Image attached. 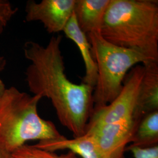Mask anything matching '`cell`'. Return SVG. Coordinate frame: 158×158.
Instances as JSON below:
<instances>
[{
  "instance_id": "obj_1",
  "label": "cell",
  "mask_w": 158,
  "mask_h": 158,
  "mask_svg": "<svg viewBox=\"0 0 158 158\" xmlns=\"http://www.w3.org/2000/svg\"><path fill=\"white\" fill-rule=\"evenodd\" d=\"M62 36H52L46 46L29 40L24 56L31 64L25 71L29 90L34 95L49 98L63 126L74 137L84 135L93 111L94 89L73 83L65 73L60 44Z\"/></svg>"
},
{
  "instance_id": "obj_2",
  "label": "cell",
  "mask_w": 158,
  "mask_h": 158,
  "mask_svg": "<svg viewBox=\"0 0 158 158\" xmlns=\"http://www.w3.org/2000/svg\"><path fill=\"white\" fill-rule=\"evenodd\" d=\"M100 34L114 45L158 62V1L111 0Z\"/></svg>"
},
{
  "instance_id": "obj_3",
  "label": "cell",
  "mask_w": 158,
  "mask_h": 158,
  "mask_svg": "<svg viewBox=\"0 0 158 158\" xmlns=\"http://www.w3.org/2000/svg\"><path fill=\"white\" fill-rule=\"evenodd\" d=\"M41 98L13 86L6 89L0 102V144L9 152L29 141L55 139L63 136L52 122L40 117L38 105Z\"/></svg>"
},
{
  "instance_id": "obj_4",
  "label": "cell",
  "mask_w": 158,
  "mask_h": 158,
  "mask_svg": "<svg viewBox=\"0 0 158 158\" xmlns=\"http://www.w3.org/2000/svg\"><path fill=\"white\" fill-rule=\"evenodd\" d=\"M86 35L98 70L93 93L94 110L107 106L118 96L130 69L138 63L151 60L137 51L108 42L98 32Z\"/></svg>"
},
{
  "instance_id": "obj_5",
  "label": "cell",
  "mask_w": 158,
  "mask_h": 158,
  "mask_svg": "<svg viewBox=\"0 0 158 158\" xmlns=\"http://www.w3.org/2000/svg\"><path fill=\"white\" fill-rule=\"evenodd\" d=\"M144 72L143 64H138L131 69L118 96L107 106L93 110L86 132L104 125L133 118Z\"/></svg>"
},
{
  "instance_id": "obj_6",
  "label": "cell",
  "mask_w": 158,
  "mask_h": 158,
  "mask_svg": "<svg viewBox=\"0 0 158 158\" xmlns=\"http://www.w3.org/2000/svg\"><path fill=\"white\" fill-rule=\"evenodd\" d=\"M138 123L134 118L125 119L87 131L108 158H124L125 149L131 143Z\"/></svg>"
},
{
  "instance_id": "obj_7",
  "label": "cell",
  "mask_w": 158,
  "mask_h": 158,
  "mask_svg": "<svg viewBox=\"0 0 158 158\" xmlns=\"http://www.w3.org/2000/svg\"><path fill=\"white\" fill-rule=\"evenodd\" d=\"M76 0L29 1L25 6L27 22L40 21L49 34L63 31L73 13Z\"/></svg>"
},
{
  "instance_id": "obj_8",
  "label": "cell",
  "mask_w": 158,
  "mask_h": 158,
  "mask_svg": "<svg viewBox=\"0 0 158 158\" xmlns=\"http://www.w3.org/2000/svg\"><path fill=\"white\" fill-rule=\"evenodd\" d=\"M143 65L145 72L133 115L138 124L148 114L158 110V62L150 61Z\"/></svg>"
},
{
  "instance_id": "obj_9",
  "label": "cell",
  "mask_w": 158,
  "mask_h": 158,
  "mask_svg": "<svg viewBox=\"0 0 158 158\" xmlns=\"http://www.w3.org/2000/svg\"><path fill=\"white\" fill-rule=\"evenodd\" d=\"M34 145L53 152L60 150H68L81 158H108L102 152L94 137L88 133L72 139L62 136L55 139L39 141Z\"/></svg>"
},
{
  "instance_id": "obj_10",
  "label": "cell",
  "mask_w": 158,
  "mask_h": 158,
  "mask_svg": "<svg viewBox=\"0 0 158 158\" xmlns=\"http://www.w3.org/2000/svg\"><path fill=\"white\" fill-rule=\"evenodd\" d=\"M63 32L66 37L73 40L77 46L85 63V76L82 83L94 88L98 77V70L95 60L91 54V48L87 35L79 28L73 13Z\"/></svg>"
},
{
  "instance_id": "obj_11",
  "label": "cell",
  "mask_w": 158,
  "mask_h": 158,
  "mask_svg": "<svg viewBox=\"0 0 158 158\" xmlns=\"http://www.w3.org/2000/svg\"><path fill=\"white\" fill-rule=\"evenodd\" d=\"M111 0H76L73 12L79 28L85 34L100 32Z\"/></svg>"
},
{
  "instance_id": "obj_12",
  "label": "cell",
  "mask_w": 158,
  "mask_h": 158,
  "mask_svg": "<svg viewBox=\"0 0 158 158\" xmlns=\"http://www.w3.org/2000/svg\"><path fill=\"white\" fill-rule=\"evenodd\" d=\"M158 110L142 119L129 146L146 148L158 145Z\"/></svg>"
},
{
  "instance_id": "obj_13",
  "label": "cell",
  "mask_w": 158,
  "mask_h": 158,
  "mask_svg": "<svg viewBox=\"0 0 158 158\" xmlns=\"http://www.w3.org/2000/svg\"><path fill=\"white\" fill-rule=\"evenodd\" d=\"M11 158H79L74 153L57 155L53 152L42 149L34 145H24L12 153Z\"/></svg>"
},
{
  "instance_id": "obj_14",
  "label": "cell",
  "mask_w": 158,
  "mask_h": 158,
  "mask_svg": "<svg viewBox=\"0 0 158 158\" xmlns=\"http://www.w3.org/2000/svg\"><path fill=\"white\" fill-rule=\"evenodd\" d=\"M18 8L14 7L6 0H0V36L4 32L7 25L18 11ZM6 60L0 55V75L6 69Z\"/></svg>"
},
{
  "instance_id": "obj_15",
  "label": "cell",
  "mask_w": 158,
  "mask_h": 158,
  "mask_svg": "<svg viewBox=\"0 0 158 158\" xmlns=\"http://www.w3.org/2000/svg\"><path fill=\"white\" fill-rule=\"evenodd\" d=\"M130 151L134 158H158V146L141 148L138 147H128L125 151Z\"/></svg>"
},
{
  "instance_id": "obj_16",
  "label": "cell",
  "mask_w": 158,
  "mask_h": 158,
  "mask_svg": "<svg viewBox=\"0 0 158 158\" xmlns=\"http://www.w3.org/2000/svg\"><path fill=\"white\" fill-rule=\"evenodd\" d=\"M11 153L0 144V158H11Z\"/></svg>"
},
{
  "instance_id": "obj_17",
  "label": "cell",
  "mask_w": 158,
  "mask_h": 158,
  "mask_svg": "<svg viewBox=\"0 0 158 158\" xmlns=\"http://www.w3.org/2000/svg\"><path fill=\"white\" fill-rule=\"evenodd\" d=\"M6 85L4 83L3 81L0 78V102L1 100V98L2 97V96L4 93V91L6 90Z\"/></svg>"
}]
</instances>
